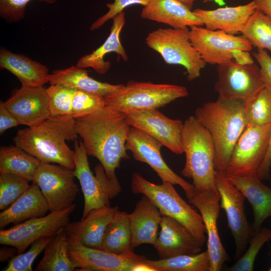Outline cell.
Instances as JSON below:
<instances>
[{"label": "cell", "instance_id": "obj_1", "mask_svg": "<svg viewBox=\"0 0 271 271\" xmlns=\"http://www.w3.org/2000/svg\"><path fill=\"white\" fill-rule=\"evenodd\" d=\"M130 127L124 113L107 106L75 121L88 155L99 161L110 179L117 178L121 161L129 159L125 144Z\"/></svg>", "mask_w": 271, "mask_h": 271}, {"label": "cell", "instance_id": "obj_2", "mask_svg": "<svg viewBox=\"0 0 271 271\" xmlns=\"http://www.w3.org/2000/svg\"><path fill=\"white\" fill-rule=\"evenodd\" d=\"M246 102L218 97L196 109L195 116L209 131L215 147V169L224 172L232 151L247 125Z\"/></svg>", "mask_w": 271, "mask_h": 271}, {"label": "cell", "instance_id": "obj_3", "mask_svg": "<svg viewBox=\"0 0 271 271\" xmlns=\"http://www.w3.org/2000/svg\"><path fill=\"white\" fill-rule=\"evenodd\" d=\"M75 121L71 116H50L36 127L19 129L13 140L15 146L42 163H56L73 170L74 151L66 142L78 140Z\"/></svg>", "mask_w": 271, "mask_h": 271}, {"label": "cell", "instance_id": "obj_4", "mask_svg": "<svg viewBox=\"0 0 271 271\" xmlns=\"http://www.w3.org/2000/svg\"><path fill=\"white\" fill-rule=\"evenodd\" d=\"M182 144L186 162L181 174L191 178L194 191L217 192L215 147L209 131L194 115L184 122Z\"/></svg>", "mask_w": 271, "mask_h": 271}, {"label": "cell", "instance_id": "obj_5", "mask_svg": "<svg viewBox=\"0 0 271 271\" xmlns=\"http://www.w3.org/2000/svg\"><path fill=\"white\" fill-rule=\"evenodd\" d=\"M133 194L148 196L158 208L162 215L171 217L184 225L203 246L206 241V230L200 214L197 213L178 194L169 182L156 184L134 173L130 180Z\"/></svg>", "mask_w": 271, "mask_h": 271}, {"label": "cell", "instance_id": "obj_6", "mask_svg": "<svg viewBox=\"0 0 271 271\" xmlns=\"http://www.w3.org/2000/svg\"><path fill=\"white\" fill-rule=\"evenodd\" d=\"M188 95L187 89L183 86L130 80L105 97V106L124 113L158 109Z\"/></svg>", "mask_w": 271, "mask_h": 271}, {"label": "cell", "instance_id": "obj_7", "mask_svg": "<svg viewBox=\"0 0 271 271\" xmlns=\"http://www.w3.org/2000/svg\"><path fill=\"white\" fill-rule=\"evenodd\" d=\"M146 44L159 53L166 64L184 67L189 81L200 77L206 64L192 44L188 28L155 30L147 36Z\"/></svg>", "mask_w": 271, "mask_h": 271}, {"label": "cell", "instance_id": "obj_8", "mask_svg": "<svg viewBox=\"0 0 271 271\" xmlns=\"http://www.w3.org/2000/svg\"><path fill=\"white\" fill-rule=\"evenodd\" d=\"M74 176L78 180L84 199L82 218L93 209L109 206L110 199L121 191L117 178L107 177L104 168L100 163L94 167L95 175L91 172L88 154L81 141L74 142Z\"/></svg>", "mask_w": 271, "mask_h": 271}, {"label": "cell", "instance_id": "obj_9", "mask_svg": "<svg viewBox=\"0 0 271 271\" xmlns=\"http://www.w3.org/2000/svg\"><path fill=\"white\" fill-rule=\"evenodd\" d=\"M270 133L271 123L261 126L247 124L232 151L224 174L257 176L267 152Z\"/></svg>", "mask_w": 271, "mask_h": 271}, {"label": "cell", "instance_id": "obj_10", "mask_svg": "<svg viewBox=\"0 0 271 271\" xmlns=\"http://www.w3.org/2000/svg\"><path fill=\"white\" fill-rule=\"evenodd\" d=\"M76 204L61 210L50 212L41 217L31 218L0 230V244L15 247L17 254L23 253L36 240L46 237H53L70 222V215Z\"/></svg>", "mask_w": 271, "mask_h": 271}, {"label": "cell", "instance_id": "obj_11", "mask_svg": "<svg viewBox=\"0 0 271 271\" xmlns=\"http://www.w3.org/2000/svg\"><path fill=\"white\" fill-rule=\"evenodd\" d=\"M215 184L220 195V207L225 212L228 226L235 244V259L244 253L255 232L249 224L245 213L242 192L226 177L223 172L215 171Z\"/></svg>", "mask_w": 271, "mask_h": 271}, {"label": "cell", "instance_id": "obj_12", "mask_svg": "<svg viewBox=\"0 0 271 271\" xmlns=\"http://www.w3.org/2000/svg\"><path fill=\"white\" fill-rule=\"evenodd\" d=\"M75 177L72 169L60 165L41 162L32 183L39 187L50 211H56L74 204L79 191Z\"/></svg>", "mask_w": 271, "mask_h": 271}, {"label": "cell", "instance_id": "obj_13", "mask_svg": "<svg viewBox=\"0 0 271 271\" xmlns=\"http://www.w3.org/2000/svg\"><path fill=\"white\" fill-rule=\"evenodd\" d=\"M214 88L219 97L247 101L264 87L260 68L255 64L241 65L234 59L217 65Z\"/></svg>", "mask_w": 271, "mask_h": 271}, {"label": "cell", "instance_id": "obj_14", "mask_svg": "<svg viewBox=\"0 0 271 271\" xmlns=\"http://www.w3.org/2000/svg\"><path fill=\"white\" fill-rule=\"evenodd\" d=\"M190 39L206 63L219 65L232 59L235 50L250 51L252 46L243 36H236L221 30L202 26L190 27Z\"/></svg>", "mask_w": 271, "mask_h": 271}, {"label": "cell", "instance_id": "obj_15", "mask_svg": "<svg viewBox=\"0 0 271 271\" xmlns=\"http://www.w3.org/2000/svg\"><path fill=\"white\" fill-rule=\"evenodd\" d=\"M162 146L155 138L133 127H130L125 144L127 151L131 152L135 160L149 165L162 182L180 186L187 198H189L194 191L193 185L177 175L166 163L161 154Z\"/></svg>", "mask_w": 271, "mask_h": 271}, {"label": "cell", "instance_id": "obj_16", "mask_svg": "<svg viewBox=\"0 0 271 271\" xmlns=\"http://www.w3.org/2000/svg\"><path fill=\"white\" fill-rule=\"evenodd\" d=\"M128 124L159 141L176 154L184 153L182 132L184 122L171 119L157 109L135 110L124 112Z\"/></svg>", "mask_w": 271, "mask_h": 271}, {"label": "cell", "instance_id": "obj_17", "mask_svg": "<svg viewBox=\"0 0 271 271\" xmlns=\"http://www.w3.org/2000/svg\"><path fill=\"white\" fill-rule=\"evenodd\" d=\"M69 255L76 269L86 271H134L145 256L130 254L121 255L101 249L85 246L78 242L69 241Z\"/></svg>", "mask_w": 271, "mask_h": 271}, {"label": "cell", "instance_id": "obj_18", "mask_svg": "<svg viewBox=\"0 0 271 271\" xmlns=\"http://www.w3.org/2000/svg\"><path fill=\"white\" fill-rule=\"evenodd\" d=\"M200 212L207 234V251L210 259L209 271H219L223 264L230 260L220 239L217 220L220 205V195L217 192L194 191L188 199Z\"/></svg>", "mask_w": 271, "mask_h": 271}, {"label": "cell", "instance_id": "obj_19", "mask_svg": "<svg viewBox=\"0 0 271 271\" xmlns=\"http://www.w3.org/2000/svg\"><path fill=\"white\" fill-rule=\"evenodd\" d=\"M4 104L20 124L29 127L39 125L51 116L48 96L43 86H21Z\"/></svg>", "mask_w": 271, "mask_h": 271}, {"label": "cell", "instance_id": "obj_20", "mask_svg": "<svg viewBox=\"0 0 271 271\" xmlns=\"http://www.w3.org/2000/svg\"><path fill=\"white\" fill-rule=\"evenodd\" d=\"M160 231L153 246L159 258L200 252L202 246L193 234L174 218L162 215Z\"/></svg>", "mask_w": 271, "mask_h": 271}, {"label": "cell", "instance_id": "obj_21", "mask_svg": "<svg viewBox=\"0 0 271 271\" xmlns=\"http://www.w3.org/2000/svg\"><path fill=\"white\" fill-rule=\"evenodd\" d=\"M119 210L117 206L93 209L79 221L69 223L64 228L69 241L101 249L106 230Z\"/></svg>", "mask_w": 271, "mask_h": 271}, {"label": "cell", "instance_id": "obj_22", "mask_svg": "<svg viewBox=\"0 0 271 271\" xmlns=\"http://www.w3.org/2000/svg\"><path fill=\"white\" fill-rule=\"evenodd\" d=\"M131 234V246L134 248L143 244L154 245L162 218L158 208L146 195H143L137 203L134 210L128 214Z\"/></svg>", "mask_w": 271, "mask_h": 271}, {"label": "cell", "instance_id": "obj_23", "mask_svg": "<svg viewBox=\"0 0 271 271\" xmlns=\"http://www.w3.org/2000/svg\"><path fill=\"white\" fill-rule=\"evenodd\" d=\"M257 9L255 3L212 10L196 9L193 12L201 19L205 28L221 30L231 35L241 33L250 16Z\"/></svg>", "mask_w": 271, "mask_h": 271}, {"label": "cell", "instance_id": "obj_24", "mask_svg": "<svg viewBox=\"0 0 271 271\" xmlns=\"http://www.w3.org/2000/svg\"><path fill=\"white\" fill-rule=\"evenodd\" d=\"M140 16L143 19L165 24L174 29L204 25L193 11L177 0H149Z\"/></svg>", "mask_w": 271, "mask_h": 271}, {"label": "cell", "instance_id": "obj_25", "mask_svg": "<svg viewBox=\"0 0 271 271\" xmlns=\"http://www.w3.org/2000/svg\"><path fill=\"white\" fill-rule=\"evenodd\" d=\"M225 175L250 204L254 215L251 227L255 232H257L263 222L271 216V188L263 184L257 175Z\"/></svg>", "mask_w": 271, "mask_h": 271}, {"label": "cell", "instance_id": "obj_26", "mask_svg": "<svg viewBox=\"0 0 271 271\" xmlns=\"http://www.w3.org/2000/svg\"><path fill=\"white\" fill-rule=\"evenodd\" d=\"M112 20L110 34L103 44L91 53L80 58L76 63V66L84 69L91 68L97 73L104 75L107 72L111 65L109 61L104 60L107 54L114 52L121 57L124 61L128 60V57L120 40L121 31L125 24L124 12L118 14Z\"/></svg>", "mask_w": 271, "mask_h": 271}, {"label": "cell", "instance_id": "obj_27", "mask_svg": "<svg viewBox=\"0 0 271 271\" xmlns=\"http://www.w3.org/2000/svg\"><path fill=\"white\" fill-rule=\"evenodd\" d=\"M50 211L39 187L32 183L29 189L7 209L0 213V228L14 225L31 218L46 215Z\"/></svg>", "mask_w": 271, "mask_h": 271}, {"label": "cell", "instance_id": "obj_28", "mask_svg": "<svg viewBox=\"0 0 271 271\" xmlns=\"http://www.w3.org/2000/svg\"><path fill=\"white\" fill-rule=\"evenodd\" d=\"M0 66L16 76L22 86L40 87L49 82L47 66L24 55L13 53L4 48L0 50Z\"/></svg>", "mask_w": 271, "mask_h": 271}, {"label": "cell", "instance_id": "obj_29", "mask_svg": "<svg viewBox=\"0 0 271 271\" xmlns=\"http://www.w3.org/2000/svg\"><path fill=\"white\" fill-rule=\"evenodd\" d=\"M48 79L50 85L59 84L104 97L116 91L122 85L96 80L89 76L84 68L76 66L53 70L49 74Z\"/></svg>", "mask_w": 271, "mask_h": 271}, {"label": "cell", "instance_id": "obj_30", "mask_svg": "<svg viewBox=\"0 0 271 271\" xmlns=\"http://www.w3.org/2000/svg\"><path fill=\"white\" fill-rule=\"evenodd\" d=\"M70 242L65 229L54 236L44 249L35 271H73L75 263L69 255Z\"/></svg>", "mask_w": 271, "mask_h": 271}, {"label": "cell", "instance_id": "obj_31", "mask_svg": "<svg viewBox=\"0 0 271 271\" xmlns=\"http://www.w3.org/2000/svg\"><path fill=\"white\" fill-rule=\"evenodd\" d=\"M41 162L16 146L0 149V173L14 174L32 182Z\"/></svg>", "mask_w": 271, "mask_h": 271}, {"label": "cell", "instance_id": "obj_32", "mask_svg": "<svg viewBox=\"0 0 271 271\" xmlns=\"http://www.w3.org/2000/svg\"><path fill=\"white\" fill-rule=\"evenodd\" d=\"M131 240L128 214L119 210L106 230L101 249L117 254H130L133 252Z\"/></svg>", "mask_w": 271, "mask_h": 271}, {"label": "cell", "instance_id": "obj_33", "mask_svg": "<svg viewBox=\"0 0 271 271\" xmlns=\"http://www.w3.org/2000/svg\"><path fill=\"white\" fill-rule=\"evenodd\" d=\"M145 262L155 271H209L210 266L207 250L196 254H182L156 260L146 258Z\"/></svg>", "mask_w": 271, "mask_h": 271}, {"label": "cell", "instance_id": "obj_34", "mask_svg": "<svg viewBox=\"0 0 271 271\" xmlns=\"http://www.w3.org/2000/svg\"><path fill=\"white\" fill-rule=\"evenodd\" d=\"M241 33L252 47L267 50L271 54V18L258 9L249 18Z\"/></svg>", "mask_w": 271, "mask_h": 271}, {"label": "cell", "instance_id": "obj_35", "mask_svg": "<svg viewBox=\"0 0 271 271\" xmlns=\"http://www.w3.org/2000/svg\"><path fill=\"white\" fill-rule=\"evenodd\" d=\"M247 124L261 126L271 123V90L263 87L246 102Z\"/></svg>", "mask_w": 271, "mask_h": 271}, {"label": "cell", "instance_id": "obj_36", "mask_svg": "<svg viewBox=\"0 0 271 271\" xmlns=\"http://www.w3.org/2000/svg\"><path fill=\"white\" fill-rule=\"evenodd\" d=\"M29 182L14 174L0 173V210L8 208L25 193L31 186Z\"/></svg>", "mask_w": 271, "mask_h": 271}, {"label": "cell", "instance_id": "obj_37", "mask_svg": "<svg viewBox=\"0 0 271 271\" xmlns=\"http://www.w3.org/2000/svg\"><path fill=\"white\" fill-rule=\"evenodd\" d=\"M46 89L51 116H71L76 89L59 84L50 85Z\"/></svg>", "mask_w": 271, "mask_h": 271}, {"label": "cell", "instance_id": "obj_38", "mask_svg": "<svg viewBox=\"0 0 271 271\" xmlns=\"http://www.w3.org/2000/svg\"><path fill=\"white\" fill-rule=\"evenodd\" d=\"M271 240V229L261 228L253 235L249 246L236 262L229 268L230 271H251L255 258L264 244Z\"/></svg>", "mask_w": 271, "mask_h": 271}, {"label": "cell", "instance_id": "obj_39", "mask_svg": "<svg viewBox=\"0 0 271 271\" xmlns=\"http://www.w3.org/2000/svg\"><path fill=\"white\" fill-rule=\"evenodd\" d=\"M104 106V97L76 89L71 116L75 119L81 118L95 112Z\"/></svg>", "mask_w": 271, "mask_h": 271}, {"label": "cell", "instance_id": "obj_40", "mask_svg": "<svg viewBox=\"0 0 271 271\" xmlns=\"http://www.w3.org/2000/svg\"><path fill=\"white\" fill-rule=\"evenodd\" d=\"M53 237L40 238L31 245L26 252L16 254L10 260L8 265L2 271H32V264L36 258L44 250Z\"/></svg>", "mask_w": 271, "mask_h": 271}, {"label": "cell", "instance_id": "obj_41", "mask_svg": "<svg viewBox=\"0 0 271 271\" xmlns=\"http://www.w3.org/2000/svg\"><path fill=\"white\" fill-rule=\"evenodd\" d=\"M32 0H0V16L7 22L16 23L22 20L27 4ZM48 4L57 0H37Z\"/></svg>", "mask_w": 271, "mask_h": 271}, {"label": "cell", "instance_id": "obj_42", "mask_svg": "<svg viewBox=\"0 0 271 271\" xmlns=\"http://www.w3.org/2000/svg\"><path fill=\"white\" fill-rule=\"evenodd\" d=\"M149 1V0H114L113 3L107 4L108 12L93 22L90 27V30L93 31L100 28L108 21L122 12L127 7L133 5H141L144 7L148 4Z\"/></svg>", "mask_w": 271, "mask_h": 271}, {"label": "cell", "instance_id": "obj_43", "mask_svg": "<svg viewBox=\"0 0 271 271\" xmlns=\"http://www.w3.org/2000/svg\"><path fill=\"white\" fill-rule=\"evenodd\" d=\"M253 55L260 66L264 87L271 90V56L265 50L257 49Z\"/></svg>", "mask_w": 271, "mask_h": 271}, {"label": "cell", "instance_id": "obj_44", "mask_svg": "<svg viewBox=\"0 0 271 271\" xmlns=\"http://www.w3.org/2000/svg\"><path fill=\"white\" fill-rule=\"evenodd\" d=\"M20 125L19 121L10 110L5 106L4 102L0 103V133L10 128Z\"/></svg>", "mask_w": 271, "mask_h": 271}, {"label": "cell", "instance_id": "obj_45", "mask_svg": "<svg viewBox=\"0 0 271 271\" xmlns=\"http://www.w3.org/2000/svg\"><path fill=\"white\" fill-rule=\"evenodd\" d=\"M271 163V133L268 146L264 161L258 172L257 176L261 180H271L270 165Z\"/></svg>", "mask_w": 271, "mask_h": 271}, {"label": "cell", "instance_id": "obj_46", "mask_svg": "<svg viewBox=\"0 0 271 271\" xmlns=\"http://www.w3.org/2000/svg\"><path fill=\"white\" fill-rule=\"evenodd\" d=\"M233 59L241 65L251 64L253 61L247 51L235 50L233 52Z\"/></svg>", "mask_w": 271, "mask_h": 271}, {"label": "cell", "instance_id": "obj_47", "mask_svg": "<svg viewBox=\"0 0 271 271\" xmlns=\"http://www.w3.org/2000/svg\"><path fill=\"white\" fill-rule=\"evenodd\" d=\"M16 254H17V250L15 247H3L0 249V261L4 262L11 260Z\"/></svg>", "mask_w": 271, "mask_h": 271}, {"label": "cell", "instance_id": "obj_48", "mask_svg": "<svg viewBox=\"0 0 271 271\" xmlns=\"http://www.w3.org/2000/svg\"><path fill=\"white\" fill-rule=\"evenodd\" d=\"M257 9L271 18V0H252Z\"/></svg>", "mask_w": 271, "mask_h": 271}, {"label": "cell", "instance_id": "obj_49", "mask_svg": "<svg viewBox=\"0 0 271 271\" xmlns=\"http://www.w3.org/2000/svg\"><path fill=\"white\" fill-rule=\"evenodd\" d=\"M189 9H192L194 2L196 0H177Z\"/></svg>", "mask_w": 271, "mask_h": 271}, {"label": "cell", "instance_id": "obj_50", "mask_svg": "<svg viewBox=\"0 0 271 271\" xmlns=\"http://www.w3.org/2000/svg\"><path fill=\"white\" fill-rule=\"evenodd\" d=\"M269 248H270V252H271V246H269ZM268 271H271V265H270V267L269 268V269H268Z\"/></svg>", "mask_w": 271, "mask_h": 271}, {"label": "cell", "instance_id": "obj_51", "mask_svg": "<svg viewBox=\"0 0 271 271\" xmlns=\"http://www.w3.org/2000/svg\"><path fill=\"white\" fill-rule=\"evenodd\" d=\"M270 172L271 173V163H270Z\"/></svg>", "mask_w": 271, "mask_h": 271}]
</instances>
